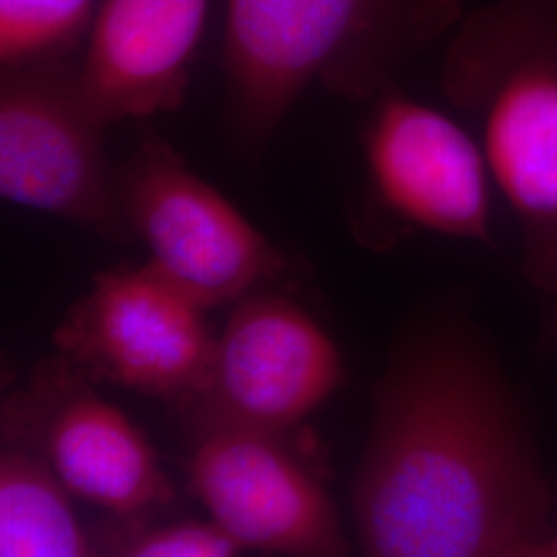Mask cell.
<instances>
[{
  "instance_id": "obj_7",
  "label": "cell",
  "mask_w": 557,
  "mask_h": 557,
  "mask_svg": "<svg viewBox=\"0 0 557 557\" xmlns=\"http://www.w3.org/2000/svg\"><path fill=\"white\" fill-rule=\"evenodd\" d=\"M335 341L292 299L252 294L215 343L209 374L182 407L195 432L248 428L289 434L337 391Z\"/></svg>"
},
{
  "instance_id": "obj_5",
  "label": "cell",
  "mask_w": 557,
  "mask_h": 557,
  "mask_svg": "<svg viewBox=\"0 0 557 557\" xmlns=\"http://www.w3.org/2000/svg\"><path fill=\"white\" fill-rule=\"evenodd\" d=\"M2 444L36 453L73 496L120 518L174 498L145 434L66 354L44 359L29 386L4 400Z\"/></svg>"
},
{
  "instance_id": "obj_6",
  "label": "cell",
  "mask_w": 557,
  "mask_h": 557,
  "mask_svg": "<svg viewBox=\"0 0 557 557\" xmlns=\"http://www.w3.org/2000/svg\"><path fill=\"white\" fill-rule=\"evenodd\" d=\"M205 312L149 264H122L96 275L54 343L91 379L184 405L199 393L215 354Z\"/></svg>"
},
{
  "instance_id": "obj_4",
  "label": "cell",
  "mask_w": 557,
  "mask_h": 557,
  "mask_svg": "<svg viewBox=\"0 0 557 557\" xmlns=\"http://www.w3.org/2000/svg\"><path fill=\"white\" fill-rule=\"evenodd\" d=\"M120 199L149 267L202 308L248 296L285 259L165 140L149 137L120 170Z\"/></svg>"
},
{
  "instance_id": "obj_11",
  "label": "cell",
  "mask_w": 557,
  "mask_h": 557,
  "mask_svg": "<svg viewBox=\"0 0 557 557\" xmlns=\"http://www.w3.org/2000/svg\"><path fill=\"white\" fill-rule=\"evenodd\" d=\"M209 0H106L77 69V89L103 126L176 110Z\"/></svg>"
},
{
  "instance_id": "obj_14",
  "label": "cell",
  "mask_w": 557,
  "mask_h": 557,
  "mask_svg": "<svg viewBox=\"0 0 557 557\" xmlns=\"http://www.w3.org/2000/svg\"><path fill=\"white\" fill-rule=\"evenodd\" d=\"M103 549L110 556L124 557H230L242 552L213 520H180L156 527L133 522L120 529Z\"/></svg>"
},
{
  "instance_id": "obj_15",
  "label": "cell",
  "mask_w": 557,
  "mask_h": 557,
  "mask_svg": "<svg viewBox=\"0 0 557 557\" xmlns=\"http://www.w3.org/2000/svg\"><path fill=\"white\" fill-rule=\"evenodd\" d=\"M537 557H557V522H554L545 543L539 547Z\"/></svg>"
},
{
  "instance_id": "obj_9",
  "label": "cell",
  "mask_w": 557,
  "mask_h": 557,
  "mask_svg": "<svg viewBox=\"0 0 557 557\" xmlns=\"http://www.w3.org/2000/svg\"><path fill=\"white\" fill-rule=\"evenodd\" d=\"M453 91L458 101L490 98L487 160L520 223L522 271L557 294V54L460 71Z\"/></svg>"
},
{
  "instance_id": "obj_13",
  "label": "cell",
  "mask_w": 557,
  "mask_h": 557,
  "mask_svg": "<svg viewBox=\"0 0 557 557\" xmlns=\"http://www.w3.org/2000/svg\"><path fill=\"white\" fill-rule=\"evenodd\" d=\"M94 0H0L2 66L57 57L89 20Z\"/></svg>"
},
{
  "instance_id": "obj_16",
  "label": "cell",
  "mask_w": 557,
  "mask_h": 557,
  "mask_svg": "<svg viewBox=\"0 0 557 557\" xmlns=\"http://www.w3.org/2000/svg\"><path fill=\"white\" fill-rule=\"evenodd\" d=\"M549 337L557 338V314L552 320V329H549Z\"/></svg>"
},
{
  "instance_id": "obj_2",
  "label": "cell",
  "mask_w": 557,
  "mask_h": 557,
  "mask_svg": "<svg viewBox=\"0 0 557 557\" xmlns=\"http://www.w3.org/2000/svg\"><path fill=\"white\" fill-rule=\"evenodd\" d=\"M398 0H230V120L250 147L275 133L299 94L324 81L361 96L379 75Z\"/></svg>"
},
{
  "instance_id": "obj_1",
  "label": "cell",
  "mask_w": 557,
  "mask_h": 557,
  "mask_svg": "<svg viewBox=\"0 0 557 557\" xmlns=\"http://www.w3.org/2000/svg\"><path fill=\"white\" fill-rule=\"evenodd\" d=\"M354 512L374 557H537L552 533L517 400L457 324L411 335L376 384Z\"/></svg>"
},
{
  "instance_id": "obj_3",
  "label": "cell",
  "mask_w": 557,
  "mask_h": 557,
  "mask_svg": "<svg viewBox=\"0 0 557 557\" xmlns=\"http://www.w3.org/2000/svg\"><path fill=\"white\" fill-rule=\"evenodd\" d=\"M106 126L89 114L77 71L48 60L2 66L0 193L21 207L131 242L120 174L103 151Z\"/></svg>"
},
{
  "instance_id": "obj_10",
  "label": "cell",
  "mask_w": 557,
  "mask_h": 557,
  "mask_svg": "<svg viewBox=\"0 0 557 557\" xmlns=\"http://www.w3.org/2000/svg\"><path fill=\"white\" fill-rule=\"evenodd\" d=\"M376 197L391 218L450 238L490 242V193L475 143L436 110L388 96L366 135Z\"/></svg>"
},
{
  "instance_id": "obj_12",
  "label": "cell",
  "mask_w": 557,
  "mask_h": 557,
  "mask_svg": "<svg viewBox=\"0 0 557 557\" xmlns=\"http://www.w3.org/2000/svg\"><path fill=\"white\" fill-rule=\"evenodd\" d=\"M71 496L44 458L17 444H2L0 556H98Z\"/></svg>"
},
{
  "instance_id": "obj_8",
  "label": "cell",
  "mask_w": 557,
  "mask_h": 557,
  "mask_svg": "<svg viewBox=\"0 0 557 557\" xmlns=\"http://www.w3.org/2000/svg\"><path fill=\"white\" fill-rule=\"evenodd\" d=\"M195 434L188 487L242 552L349 554L333 499L285 434L248 428H207Z\"/></svg>"
}]
</instances>
